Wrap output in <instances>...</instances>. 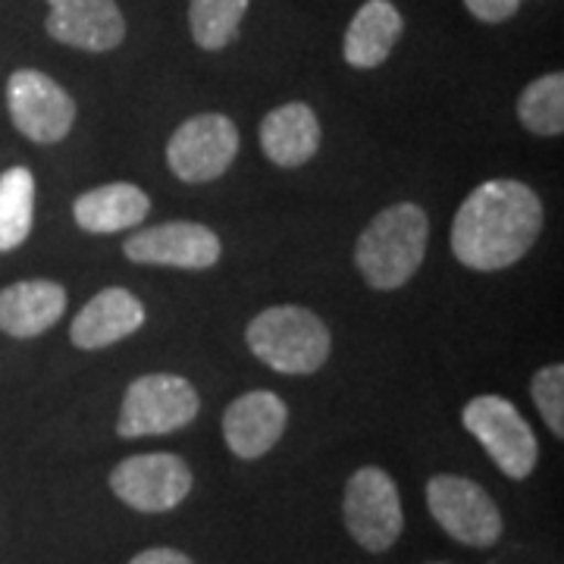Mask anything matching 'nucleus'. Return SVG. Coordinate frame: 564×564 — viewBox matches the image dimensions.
Returning <instances> with one entry per match:
<instances>
[{
    "label": "nucleus",
    "mask_w": 564,
    "mask_h": 564,
    "mask_svg": "<svg viewBox=\"0 0 564 564\" xmlns=\"http://www.w3.org/2000/svg\"><path fill=\"white\" fill-rule=\"evenodd\" d=\"M543 229V202L533 188L514 180H492L477 185L455 214L452 251L480 273L518 263Z\"/></svg>",
    "instance_id": "obj_1"
},
{
    "label": "nucleus",
    "mask_w": 564,
    "mask_h": 564,
    "mask_svg": "<svg viewBox=\"0 0 564 564\" xmlns=\"http://www.w3.org/2000/svg\"><path fill=\"white\" fill-rule=\"evenodd\" d=\"M430 245V223L423 207L411 202L380 210L361 232L355 263L370 289L392 292L402 289L421 270Z\"/></svg>",
    "instance_id": "obj_2"
},
{
    "label": "nucleus",
    "mask_w": 564,
    "mask_h": 564,
    "mask_svg": "<svg viewBox=\"0 0 564 564\" xmlns=\"http://www.w3.org/2000/svg\"><path fill=\"white\" fill-rule=\"evenodd\" d=\"M248 348L280 373H314L329 358L326 323L302 304L267 307L245 329Z\"/></svg>",
    "instance_id": "obj_3"
},
{
    "label": "nucleus",
    "mask_w": 564,
    "mask_h": 564,
    "mask_svg": "<svg viewBox=\"0 0 564 564\" xmlns=\"http://www.w3.org/2000/svg\"><path fill=\"white\" fill-rule=\"evenodd\" d=\"M464 430L484 445L505 477L527 480L540 458V445L524 414L502 395H477L464 404Z\"/></svg>",
    "instance_id": "obj_4"
},
{
    "label": "nucleus",
    "mask_w": 564,
    "mask_h": 564,
    "mask_svg": "<svg viewBox=\"0 0 564 564\" xmlns=\"http://www.w3.org/2000/svg\"><path fill=\"white\" fill-rule=\"evenodd\" d=\"M198 389L176 373H148L126 389L117 433L122 440L176 433L198 417Z\"/></svg>",
    "instance_id": "obj_5"
},
{
    "label": "nucleus",
    "mask_w": 564,
    "mask_h": 564,
    "mask_svg": "<svg viewBox=\"0 0 564 564\" xmlns=\"http://www.w3.org/2000/svg\"><path fill=\"white\" fill-rule=\"evenodd\" d=\"M345 530L367 552H386L402 536L404 514L399 486L383 467H361L351 474L343 499Z\"/></svg>",
    "instance_id": "obj_6"
},
{
    "label": "nucleus",
    "mask_w": 564,
    "mask_h": 564,
    "mask_svg": "<svg viewBox=\"0 0 564 564\" xmlns=\"http://www.w3.org/2000/svg\"><path fill=\"white\" fill-rule=\"evenodd\" d=\"M426 505L436 524L443 527L452 540L474 549H489L499 543L505 521L499 505L484 486L455 474H436L426 484Z\"/></svg>",
    "instance_id": "obj_7"
},
{
    "label": "nucleus",
    "mask_w": 564,
    "mask_h": 564,
    "mask_svg": "<svg viewBox=\"0 0 564 564\" xmlns=\"http://www.w3.org/2000/svg\"><path fill=\"white\" fill-rule=\"evenodd\" d=\"M239 154V129L223 113H202L185 120L166 144L173 176L188 185L220 180Z\"/></svg>",
    "instance_id": "obj_8"
},
{
    "label": "nucleus",
    "mask_w": 564,
    "mask_h": 564,
    "mask_svg": "<svg viewBox=\"0 0 564 564\" xmlns=\"http://www.w3.org/2000/svg\"><path fill=\"white\" fill-rule=\"evenodd\" d=\"M110 489L120 502L141 514H163L192 492V467L170 452L132 455L113 467Z\"/></svg>",
    "instance_id": "obj_9"
},
{
    "label": "nucleus",
    "mask_w": 564,
    "mask_h": 564,
    "mask_svg": "<svg viewBox=\"0 0 564 564\" xmlns=\"http://www.w3.org/2000/svg\"><path fill=\"white\" fill-rule=\"evenodd\" d=\"M10 120L25 139L57 144L76 122V101L41 69H17L7 82Z\"/></svg>",
    "instance_id": "obj_10"
},
{
    "label": "nucleus",
    "mask_w": 564,
    "mask_h": 564,
    "mask_svg": "<svg viewBox=\"0 0 564 564\" xmlns=\"http://www.w3.org/2000/svg\"><path fill=\"white\" fill-rule=\"evenodd\" d=\"M126 258L132 263H154V267H180V270H207L220 261L223 245L214 229L204 223L173 220L141 229L126 239Z\"/></svg>",
    "instance_id": "obj_11"
},
{
    "label": "nucleus",
    "mask_w": 564,
    "mask_h": 564,
    "mask_svg": "<svg viewBox=\"0 0 564 564\" xmlns=\"http://www.w3.org/2000/svg\"><path fill=\"white\" fill-rule=\"evenodd\" d=\"M47 35L66 47L104 54L120 47L126 39V20H122L117 0H47Z\"/></svg>",
    "instance_id": "obj_12"
},
{
    "label": "nucleus",
    "mask_w": 564,
    "mask_h": 564,
    "mask_svg": "<svg viewBox=\"0 0 564 564\" xmlns=\"http://www.w3.org/2000/svg\"><path fill=\"white\" fill-rule=\"evenodd\" d=\"M289 423V408L276 392H245L223 414V436L236 458L254 462L280 443Z\"/></svg>",
    "instance_id": "obj_13"
},
{
    "label": "nucleus",
    "mask_w": 564,
    "mask_h": 564,
    "mask_svg": "<svg viewBox=\"0 0 564 564\" xmlns=\"http://www.w3.org/2000/svg\"><path fill=\"white\" fill-rule=\"evenodd\" d=\"M141 326H144V304L129 289L113 285V289L98 292L76 314V321L69 326V339L76 348L95 351V348H107L139 333Z\"/></svg>",
    "instance_id": "obj_14"
},
{
    "label": "nucleus",
    "mask_w": 564,
    "mask_h": 564,
    "mask_svg": "<svg viewBox=\"0 0 564 564\" xmlns=\"http://www.w3.org/2000/svg\"><path fill=\"white\" fill-rule=\"evenodd\" d=\"M66 289L51 280H25L0 289V333L13 339H35L61 321Z\"/></svg>",
    "instance_id": "obj_15"
},
{
    "label": "nucleus",
    "mask_w": 564,
    "mask_h": 564,
    "mask_svg": "<svg viewBox=\"0 0 564 564\" xmlns=\"http://www.w3.org/2000/svg\"><path fill=\"white\" fill-rule=\"evenodd\" d=\"M261 148L276 166H302L321 148V120L307 104H282L261 122Z\"/></svg>",
    "instance_id": "obj_16"
},
{
    "label": "nucleus",
    "mask_w": 564,
    "mask_h": 564,
    "mask_svg": "<svg viewBox=\"0 0 564 564\" xmlns=\"http://www.w3.org/2000/svg\"><path fill=\"white\" fill-rule=\"evenodd\" d=\"M404 20L392 0H367L345 32V63L355 69H377L389 61L402 39Z\"/></svg>",
    "instance_id": "obj_17"
},
{
    "label": "nucleus",
    "mask_w": 564,
    "mask_h": 564,
    "mask_svg": "<svg viewBox=\"0 0 564 564\" xmlns=\"http://www.w3.org/2000/svg\"><path fill=\"white\" fill-rule=\"evenodd\" d=\"M151 210V198L132 182H110L85 192L73 204V217L85 232H120L129 226H139Z\"/></svg>",
    "instance_id": "obj_18"
},
{
    "label": "nucleus",
    "mask_w": 564,
    "mask_h": 564,
    "mask_svg": "<svg viewBox=\"0 0 564 564\" xmlns=\"http://www.w3.org/2000/svg\"><path fill=\"white\" fill-rule=\"evenodd\" d=\"M35 210V176L25 166L0 173V251L20 248L32 232Z\"/></svg>",
    "instance_id": "obj_19"
},
{
    "label": "nucleus",
    "mask_w": 564,
    "mask_h": 564,
    "mask_svg": "<svg viewBox=\"0 0 564 564\" xmlns=\"http://www.w3.org/2000/svg\"><path fill=\"white\" fill-rule=\"evenodd\" d=\"M248 13V0H192L188 25L202 51H223L239 39V25Z\"/></svg>",
    "instance_id": "obj_20"
},
{
    "label": "nucleus",
    "mask_w": 564,
    "mask_h": 564,
    "mask_svg": "<svg viewBox=\"0 0 564 564\" xmlns=\"http://www.w3.org/2000/svg\"><path fill=\"white\" fill-rule=\"evenodd\" d=\"M518 120L536 135H562L564 132V76L549 73L530 82L518 98Z\"/></svg>",
    "instance_id": "obj_21"
},
{
    "label": "nucleus",
    "mask_w": 564,
    "mask_h": 564,
    "mask_svg": "<svg viewBox=\"0 0 564 564\" xmlns=\"http://www.w3.org/2000/svg\"><path fill=\"white\" fill-rule=\"evenodd\" d=\"M530 392H533V402L543 414L545 426L555 433V436H564V367L562 364H549L543 370H536L533 383H530Z\"/></svg>",
    "instance_id": "obj_22"
},
{
    "label": "nucleus",
    "mask_w": 564,
    "mask_h": 564,
    "mask_svg": "<svg viewBox=\"0 0 564 564\" xmlns=\"http://www.w3.org/2000/svg\"><path fill=\"white\" fill-rule=\"evenodd\" d=\"M464 7L470 10V17L480 22H505L511 20L521 7V0H464Z\"/></svg>",
    "instance_id": "obj_23"
},
{
    "label": "nucleus",
    "mask_w": 564,
    "mask_h": 564,
    "mask_svg": "<svg viewBox=\"0 0 564 564\" xmlns=\"http://www.w3.org/2000/svg\"><path fill=\"white\" fill-rule=\"evenodd\" d=\"M129 564H195L188 555H182L180 549H166V545H158V549H144Z\"/></svg>",
    "instance_id": "obj_24"
},
{
    "label": "nucleus",
    "mask_w": 564,
    "mask_h": 564,
    "mask_svg": "<svg viewBox=\"0 0 564 564\" xmlns=\"http://www.w3.org/2000/svg\"><path fill=\"white\" fill-rule=\"evenodd\" d=\"M433 564H443V562H433Z\"/></svg>",
    "instance_id": "obj_25"
}]
</instances>
